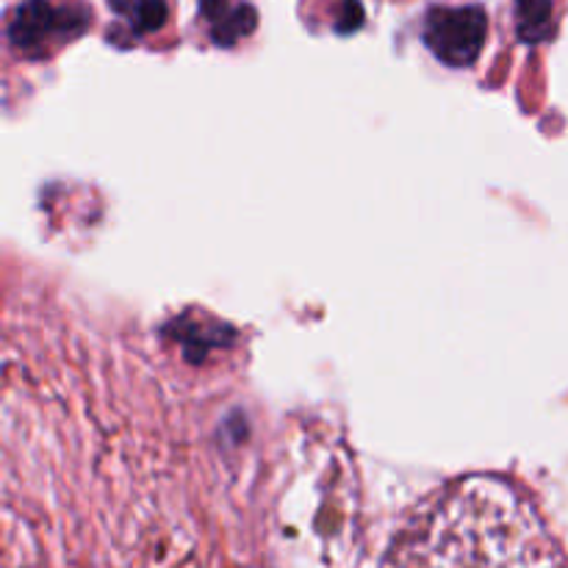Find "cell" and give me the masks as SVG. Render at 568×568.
<instances>
[{"mask_svg": "<svg viewBox=\"0 0 568 568\" xmlns=\"http://www.w3.org/2000/svg\"><path fill=\"white\" fill-rule=\"evenodd\" d=\"M425 42L453 67L471 64L488 33V17L480 6H433L425 17Z\"/></svg>", "mask_w": 568, "mask_h": 568, "instance_id": "cell-2", "label": "cell"}, {"mask_svg": "<svg viewBox=\"0 0 568 568\" xmlns=\"http://www.w3.org/2000/svg\"><path fill=\"white\" fill-rule=\"evenodd\" d=\"M87 26V11L53 0H26L11 20L9 33L14 44L28 53H42L44 44L64 42Z\"/></svg>", "mask_w": 568, "mask_h": 568, "instance_id": "cell-3", "label": "cell"}, {"mask_svg": "<svg viewBox=\"0 0 568 568\" xmlns=\"http://www.w3.org/2000/svg\"><path fill=\"white\" fill-rule=\"evenodd\" d=\"M516 26L521 39L541 42L555 28V3L552 0H516Z\"/></svg>", "mask_w": 568, "mask_h": 568, "instance_id": "cell-4", "label": "cell"}, {"mask_svg": "<svg viewBox=\"0 0 568 568\" xmlns=\"http://www.w3.org/2000/svg\"><path fill=\"white\" fill-rule=\"evenodd\" d=\"M381 568H568V558L516 483L469 475L408 510Z\"/></svg>", "mask_w": 568, "mask_h": 568, "instance_id": "cell-1", "label": "cell"}, {"mask_svg": "<svg viewBox=\"0 0 568 568\" xmlns=\"http://www.w3.org/2000/svg\"><path fill=\"white\" fill-rule=\"evenodd\" d=\"M109 3L133 31H155L170 14L166 0H109Z\"/></svg>", "mask_w": 568, "mask_h": 568, "instance_id": "cell-5", "label": "cell"}, {"mask_svg": "<svg viewBox=\"0 0 568 568\" xmlns=\"http://www.w3.org/2000/svg\"><path fill=\"white\" fill-rule=\"evenodd\" d=\"M203 3V11L205 17H209L214 26H225V31H222V37L231 39V33H242V31H250V28L255 26V11L250 9V6H242V3H231V0H200Z\"/></svg>", "mask_w": 568, "mask_h": 568, "instance_id": "cell-6", "label": "cell"}]
</instances>
